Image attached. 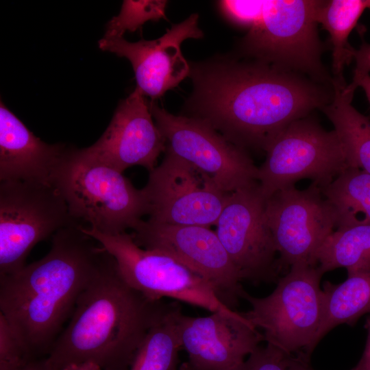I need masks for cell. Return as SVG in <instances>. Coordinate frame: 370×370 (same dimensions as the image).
<instances>
[{"instance_id":"f1b7e54d","label":"cell","mask_w":370,"mask_h":370,"mask_svg":"<svg viewBox=\"0 0 370 370\" xmlns=\"http://www.w3.org/2000/svg\"><path fill=\"white\" fill-rule=\"evenodd\" d=\"M356 66L353 79L370 73V44L363 42L358 49L355 50Z\"/></svg>"},{"instance_id":"30bf717a","label":"cell","mask_w":370,"mask_h":370,"mask_svg":"<svg viewBox=\"0 0 370 370\" xmlns=\"http://www.w3.org/2000/svg\"><path fill=\"white\" fill-rule=\"evenodd\" d=\"M168 149L208 175L224 192L258 183L257 167L246 150L233 144L205 121L177 116L149 102Z\"/></svg>"},{"instance_id":"277c9868","label":"cell","mask_w":370,"mask_h":370,"mask_svg":"<svg viewBox=\"0 0 370 370\" xmlns=\"http://www.w3.org/2000/svg\"><path fill=\"white\" fill-rule=\"evenodd\" d=\"M50 184L75 220L104 234L134 230L149 212L143 188L134 187L122 172L93 158L84 148L67 147Z\"/></svg>"},{"instance_id":"7402d4cb","label":"cell","mask_w":370,"mask_h":370,"mask_svg":"<svg viewBox=\"0 0 370 370\" xmlns=\"http://www.w3.org/2000/svg\"><path fill=\"white\" fill-rule=\"evenodd\" d=\"M321 190L335 210L336 228L370 225V174L349 166Z\"/></svg>"},{"instance_id":"ac0fdd59","label":"cell","mask_w":370,"mask_h":370,"mask_svg":"<svg viewBox=\"0 0 370 370\" xmlns=\"http://www.w3.org/2000/svg\"><path fill=\"white\" fill-rule=\"evenodd\" d=\"M68 146L48 144L0 104V180L50 184L51 176Z\"/></svg>"},{"instance_id":"5b68a950","label":"cell","mask_w":370,"mask_h":370,"mask_svg":"<svg viewBox=\"0 0 370 370\" xmlns=\"http://www.w3.org/2000/svg\"><path fill=\"white\" fill-rule=\"evenodd\" d=\"M321 1L263 0L258 16L241 42L251 60L332 86L325 68L316 20Z\"/></svg>"},{"instance_id":"d6a6232c","label":"cell","mask_w":370,"mask_h":370,"mask_svg":"<svg viewBox=\"0 0 370 370\" xmlns=\"http://www.w3.org/2000/svg\"><path fill=\"white\" fill-rule=\"evenodd\" d=\"M308 363L297 358L290 356L287 370H313Z\"/></svg>"},{"instance_id":"7a4b0ae2","label":"cell","mask_w":370,"mask_h":370,"mask_svg":"<svg viewBox=\"0 0 370 370\" xmlns=\"http://www.w3.org/2000/svg\"><path fill=\"white\" fill-rule=\"evenodd\" d=\"M81 224L60 229L42 258L0 277V310L33 358L45 357L110 254Z\"/></svg>"},{"instance_id":"d4e9b609","label":"cell","mask_w":370,"mask_h":370,"mask_svg":"<svg viewBox=\"0 0 370 370\" xmlns=\"http://www.w3.org/2000/svg\"><path fill=\"white\" fill-rule=\"evenodd\" d=\"M166 1H124L119 14L108 23L104 38H122L127 31L134 32L148 21L165 17Z\"/></svg>"},{"instance_id":"5bb4252c","label":"cell","mask_w":370,"mask_h":370,"mask_svg":"<svg viewBox=\"0 0 370 370\" xmlns=\"http://www.w3.org/2000/svg\"><path fill=\"white\" fill-rule=\"evenodd\" d=\"M258 183L230 193L215 232L241 274L254 284L277 282L282 271Z\"/></svg>"},{"instance_id":"ba28073f","label":"cell","mask_w":370,"mask_h":370,"mask_svg":"<svg viewBox=\"0 0 370 370\" xmlns=\"http://www.w3.org/2000/svg\"><path fill=\"white\" fill-rule=\"evenodd\" d=\"M265 153L258 175L265 199L303 179L322 188L349 167L336 132L325 130L310 115L291 123Z\"/></svg>"},{"instance_id":"603a6c76","label":"cell","mask_w":370,"mask_h":370,"mask_svg":"<svg viewBox=\"0 0 370 370\" xmlns=\"http://www.w3.org/2000/svg\"><path fill=\"white\" fill-rule=\"evenodd\" d=\"M367 8L368 0L320 1L316 20L330 36L334 78H343L345 66L354 58L356 49L349 43L348 38Z\"/></svg>"},{"instance_id":"52a82bcc","label":"cell","mask_w":370,"mask_h":370,"mask_svg":"<svg viewBox=\"0 0 370 370\" xmlns=\"http://www.w3.org/2000/svg\"><path fill=\"white\" fill-rule=\"evenodd\" d=\"M81 229L105 248L125 280L146 297H169L211 312L233 311L203 277L167 254L139 247L131 234H104L87 225Z\"/></svg>"},{"instance_id":"836d02e7","label":"cell","mask_w":370,"mask_h":370,"mask_svg":"<svg viewBox=\"0 0 370 370\" xmlns=\"http://www.w3.org/2000/svg\"><path fill=\"white\" fill-rule=\"evenodd\" d=\"M62 370H101V368L93 362H81L71 364Z\"/></svg>"},{"instance_id":"2e32d148","label":"cell","mask_w":370,"mask_h":370,"mask_svg":"<svg viewBox=\"0 0 370 370\" xmlns=\"http://www.w3.org/2000/svg\"><path fill=\"white\" fill-rule=\"evenodd\" d=\"M197 23L198 14H193L156 40L131 42L123 37H103L98 45L103 51L127 58L133 67L136 88L154 101L189 75L190 67L180 46L186 39L203 37Z\"/></svg>"},{"instance_id":"83f0119b","label":"cell","mask_w":370,"mask_h":370,"mask_svg":"<svg viewBox=\"0 0 370 370\" xmlns=\"http://www.w3.org/2000/svg\"><path fill=\"white\" fill-rule=\"evenodd\" d=\"M220 8L232 23L240 27H249L260 13L262 1H221Z\"/></svg>"},{"instance_id":"4316f807","label":"cell","mask_w":370,"mask_h":370,"mask_svg":"<svg viewBox=\"0 0 370 370\" xmlns=\"http://www.w3.org/2000/svg\"><path fill=\"white\" fill-rule=\"evenodd\" d=\"M289 358L284 352L267 343L257 347L237 370H287Z\"/></svg>"},{"instance_id":"8fae6325","label":"cell","mask_w":370,"mask_h":370,"mask_svg":"<svg viewBox=\"0 0 370 370\" xmlns=\"http://www.w3.org/2000/svg\"><path fill=\"white\" fill-rule=\"evenodd\" d=\"M162 162L149 171L143 188L147 221L164 224L215 225L230 193L205 173L166 147Z\"/></svg>"},{"instance_id":"44dd1931","label":"cell","mask_w":370,"mask_h":370,"mask_svg":"<svg viewBox=\"0 0 370 370\" xmlns=\"http://www.w3.org/2000/svg\"><path fill=\"white\" fill-rule=\"evenodd\" d=\"M312 263L323 274L342 267L347 273L370 269V225L336 228L317 251Z\"/></svg>"},{"instance_id":"4dcf8cb0","label":"cell","mask_w":370,"mask_h":370,"mask_svg":"<svg viewBox=\"0 0 370 370\" xmlns=\"http://www.w3.org/2000/svg\"><path fill=\"white\" fill-rule=\"evenodd\" d=\"M10 370H53L49 365L47 356L32 358L17 367Z\"/></svg>"},{"instance_id":"484cf974","label":"cell","mask_w":370,"mask_h":370,"mask_svg":"<svg viewBox=\"0 0 370 370\" xmlns=\"http://www.w3.org/2000/svg\"><path fill=\"white\" fill-rule=\"evenodd\" d=\"M33 358L22 341L0 312V370H10Z\"/></svg>"},{"instance_id":"9a60e30c","label":"cell","mask_w":370,"mask_h":370,"mask_svg":"<svg viewBox=\"0 0 370 370\" xmlns=\"http://www.w3.org/2000/svg\"><path fill=\"white\" fill-rule=\"evenodd\" d=\"M179 336L188 360L180 370H237L264 336L241 312H215L204 317L181 313Z\"/></svg>"},{"instance_id":"ffe728a7","label":"cell","mask_w":370,"mask_h":370,"mask_svg":"<svg viewBox=\"0 0 370 370\" xmlns=\"http://www.w3.org/2000/svg\"><path fill=\"white\" fill-rule=\"evenodd\" d=\"M322 290L324 310L316 346L337 325L353 326L361 316L370 312V269L347 273V280L340 284L325 281Z\"/></svg>"},{"instance_id":"9c48e42d","label":"cell","mask_w":370,"mask_h":370,"mask_svg":"<svg viewBox=\"0 0 370 370\" xmlns=\"http://www.w3.org/2000/svg\"><path fill=\"white\" fill-rule=\"evenodd\" d=\"M79 224L53 186L23 181L1 182L0 277L23 268L37 243L53 236L62 228Z\"/></svg>"},{"instance_id":"6da1fadb","label":"cell","mask_w":370,"mask_h":370,"mask_svg":"<svg viewBox=\"0 0 370 370\" xmlns=\"http://www.w3.org/2000/svg\"><path fill=\"white\" fill-rule=\"evenodd\" d=\"M188 101L201 119L233 144L266 151L291 123L320 110L332 88L256 61L221 59L195 65Z\"/></svg>"},{"instance_id":"e0dca14e","label":"cell","mask_w":370,"mask_h":370,"mask_svg":"<svg viewBox=\"0 0 370 370\" xmlns=\"http://www.w3.org/2000/svg\"><path fill=\"white\" fill-rule=\"evenodd\" d=\"M84 149L93 158L120 172L136 165L149 172L166 151V141L153 121L145 96L136 87L119 103L101 137Z\"/></svg>"},{"instance_id":"e575fe53","label":"cell","mask_w":370,"mask_h":370,"mask_svg":"<svg viewBox=\"0 0 370 370\" xmlns=\"http://www.w3.org/2000/svg\"><path fill=\"white\" fill-rule=\"evenodd\" d=\"M368 8L370 9V0H368Z\"/></svg>"},{"instance_id":"1f68e13d","label":"cell","mask_w":370,"mask_h":370,"mask_svg":"<svg viewBox=\"0 0 370 370\" xmlns=\"http://www.w3.org/2000/svg\"><path fill=\"white\" fill-rule=\"evenodd\" d=\"M351 84L356 88H357L358 86L362 88L370 104V75L369 74H367L357 79H353Z\"/></svg>"},{"instance_id":"8992f818","label":"cell","mask_w":370,"mask_h":370,"mask_svg":"<svg viewBox=\"0 0 370 370\" xmlns=\"http://www.w3.org/2000/svg\"><path fill=\"white\" fill-rule=\"evenodd\" d=\"M323 273L307 262L292 265L268 296L255 297L247 292L243 299L251 309L242 314L264 340L286 355L309 362L322 321L324 297L320 282Z\"/></svg>"},{"instance_id":"4fadbf2b","label":"cell","mask_w":370,"mask_h":370,"mask_svg":"<svg viewBox=\"0 0 370 370\" xmlns=\"http://www.w3.org/2000/svg\"><path fill=\"white\" fill-rule=\"evenodd\" d=\"M265 217L282 271L297 263L314 265L315 253L337 227L333 206L314 182L273 194L265 200Z\"/></svg>"},{"instance_id":"3957f363","label":"cell","mask_w":370,"mask_h":370,"mask_svg":"<svg viewBox=\"0 0 370 370\" xmlns=\"http://www.w3.org/2000/svg\"><path fill=\"white\" fill-rule=\"evenodd\" d=\"M173 305L132 287L110 255L79 296L47 360L53 370L86 362L101 370H130L149 332Z\"/></svg>"},{"instance_id":"d6986e66","label":"cell","mask_w":370,"mask_h":370,"mask_svg":"<svg viewBox=\"0 0 370 370\" xmlns=\"http://www.w3.org/2000/svg\"><path fill=\"white\" fill-rule=\"evenodd\" d=\"M356 89L344 77H333L332 98L321 110L332 123L349 166L370 174V119L352 104Z\"/></svg>"},{"instance_id":"7c38bea8","label":"cell","mask_w":370,"mask_h":370,"mask_svg":"<svg viewBox=\"0 0 370 370\" xmlns=\"http://www.w3.org/2000/svg\"><path fill=\"white\" fill-rule=\"evenodd\" d=\"M131 234L139 247L167 254L200 275L230 308L246 293L240 273L210 227L143 221Z\"/></svg>"},{"instance_id":"f546056e","label":"cell","mask_w":370,"mask_h":370,"mask_svg":"<svg viewBox=\"0 0 370 370\" xmlns=\"http://www.w3.org/2000/svg\"><path fill=\"white\" fill-rule=\"evenodd\" d=\"M365 328L367 330L365 347L360 360L351 370H370V312L366 319Z\"/></svg>"},{"instance_id":"cb8c5ba5","label":"cell","mask_w":370,"mask_h":370,"mask_svg":"<svg viewBox=\"0 0 370 370\" xmlns=\"http://www.w3.org/2000/svg\"><path fill=\"white\" fill-rule=\"evenodd\" d=\"M180 307L173 303L149 332L130 370H177L182 349L178 331Z\"/></svg>"}]
</instances>
